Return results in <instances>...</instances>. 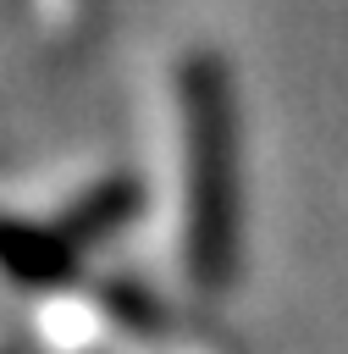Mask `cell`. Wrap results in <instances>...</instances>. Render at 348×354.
I'll return each instance as SVG.
<instances>
[{"label":"cell","instance_id":"6da1fadb","mask_svg":"<svg viewBox=\"0 0 348 354\" xmlns=\"http://www.w3.org/2000/svg\"><path fill=\"white\" fill-rule=\"evenodd\" d=\"M188 266L204 282L226 277V254H232V133H226V94L210 72L188 77Z\"/></svg>","mask_w":348,"mask_h":354}]
</instances>
